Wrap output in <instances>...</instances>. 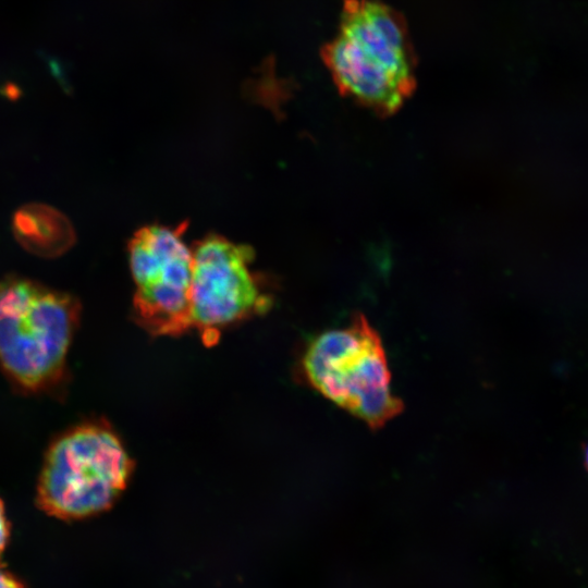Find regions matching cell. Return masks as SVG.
Returning a JSON list of instances; mask_svg holds the SVG:
<instances>
[{"label": "cell", "mask_w": 588, "mask_h": 588, "mask_svg": "<svg viewBox=\"0 0 588 588\" xmlns=\"http://www.w3.org/2000/svg\"><path fill=\"white\" fill-rule=\"evenodd\" d=\"M342 96L382 117L416 87V59L402 15L377 0H345L339 33L321 49Z\"/></svg>", "instance_id": "6da1fadb"}, {"label": "cell", "mask_w": 588, "mask_h": 588, "mask_svg": "<svg viewBox=\"0 0 588 588\" xmlns=\"http://www.w3.org/2000/svg\"><path fill=\"white\" fill-rule=\"evenodd\" d=\"M12 230L26 252L42 258L59 257L75 243V231L69 218L40 203L19 208L12 219Z\"/></svg>", "instance_id": "52a82bcc"}, {"label": "cell", "mask_w": 588, "mask_h": 588, "mask_svg": "<svg viewBox=\"0 0 588 588\" xmlns=\"http://www.w3.org/2000/svg\"><path fill=\"white\" fill-rule=\"evenodd\" d=\"M0 588H24L11 574L0 567Z\"/></svg>", "instance_id": "9c48e42d"}, {"label": "cell", "mask_w": 588, "mask_h": 588, "mask_svg": "<svg viewBox=\"0 0 588 588\" xmlns=\"http://www.w3.org/2000/svg\"><path fill=\"white\" fill-rule=\"evenodd\" d=\"M133 470L134 462L112 427L102 420L79 424L46 451L36 503L60 519L99 514L115 503Z\"/></svg>", "instance_id": "3957f363"}, {"label": "cell", "mask_w": 588, "mask_h": 588, "mask_svg": "<svg viewBox=\"0 0 588 588\" xmlns=\"http://www.w3.org/2000/svg\"><path fill=\"white\" fill-rule=\"evenodd\" d=\"M585 461H586V465H587V468H588V446L586 449V457H585Z\"/></svg>", "instance_id": "30bf717a"}, {"label": "cell", "mask_w": 588, "mask_h": 588, "mask_svg": "<svg viewBox=\"0 0 588 588\" xmlns=\"http://www.w3.org/2000/svg\"><path fill=\"white\" fill-rule=\"evenodd\" d=\"M186 222L140 228L128 243L135 283L134 320L154 336L192 331L193 250L184 241Z\"/></svg>", "instance_id": "5b68a950"}, {"label": "cell", "mask_w": 588, "mask_h": 588, "mask_svg": "<svg viewBox=\"0 0 588 588\" xmlns=\"http://www.w3.org/2000/svg\"><path fill=\"white\" fill-rule=\"evenodd\" d=\"M306 381L326 399L378 429L397 416L382 340L364 315L313 339L302 357Z\"/></svg>", "instance_id": "277c9868"}, {"label": "cell", "mask_w": 588, "mask_h": 588, "mask_svg": "<svg viewBox=\"0 0 588 588\" xmlns=\"http://www.w3.org/2000/svg\"><path fill=\"white\" fill-rule=\"evenodd\" d=\"M81 318L78 299L30 279H0V368L20 390L48 392L64 379Z\"/></svg>", "instance_id": "7a4b0ae2"}, {"label": "cell", "mask_w": 588, "mask_h": 588, "mask_svg": "<svg viewBox=\"0 0 588 588\" xmlns=\"http://www.w3.org/2000/svg\"><path fill=\"white\" fill-rule=\"evenodd\" d=\"M10 536V525L5 516L4 505L0 499V554L4 551Z\"/></svg>", "instance_id": "ba28073f"}, {"label": "cell", "mask_w": 588, "mask_h": 588, "mask_svg": "<svg viewBox=\"0 0 588 588\" xmlns=\"http://www.w3.org/2000/svg\"><path fill=\"white\" fill-rule=\"evenodd\" d=\"M192 250V327L207 345L228 327L269 309L271 296L253 271L250 246L210 234Z\"/></svg>", "instance_id": "8992f818"}]
</instances>
